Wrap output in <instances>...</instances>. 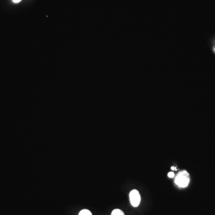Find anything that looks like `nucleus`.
<instances>
[{
	"label": "nucleus",
	"mask_w": 215,
	"mask_h": 215,
	"mask_svg": "<svg viewBox=\"0 0 215 215\" xmlns=\"http://www.w3.org/2000/svg\"><path fill=\"white\" fill-rule=\"evenodd\" d=\"M111 215H124V213L120 209H115L112 211Z\"/></svg>",
	"instance_id": "nucleus-3"
},
{
	"label": "nucleus",
	"mask_w": 215,
	"mask_h": 215,
	"mask_svg": "<svg viewBox=\"0 0 215 215\" xmlns=\"http://www.w3.org/2000/svg\"><path fill=\"white\" fill-rule=\"evenodd\" d=\"M213 50H214L215 53V42H214V46H213Z\"/></svg>",
	"instance_id": "nucleus-7"
},
{
	"label": "nucleus",
	"mask_w": 215,
	"mask_h": 215,
	"mask_svg": "<svg viewBox=\"0 0 215 215\" xmlns=\"http://www.w3.org/2000/svg\"><path fill=\"white\" fill-rule=\"evenodd\" d=\"M79 215H92V214H91L90 211L87 210V209H84L80 212Z\"/></svg>",
	"instance_id": "nucleus-4"
},
{
	"label": "nucleus",
	"mask_w": 215,
	"mask_h": 215,
	"mask_svg": "<svg viewBox=\"0 0 215 215\" xmlns=\"http://www.w3.org/2000/svg\"><path fill=\"white\" fill-rule=\"evenodd\" d=\"M189 175L186 171L179 172L175 179V183L181 188H185L188 185L189 183Z\"/></svg>",
	"instance_id": "nucleus-1"
},
{
	"label": "nucleus",
	"mask_w": 215,
	"mask_h": 215,
	"mask_svg": "<svg viewBox=\"0 0 215 215\" xmlns=\"http://www.w3.org/2000/svg\"><path fill=\"white\" fill-rule=\"evenodd\" d=\"M130 201L131 202V204L133 207H138L139 205L141 202V195H140L139 191L137 190L134 189L130 192Z\"/></svg>",
	"instance_id": "nucleus-2"
},
{
	"label": "nucleus",
	"mask_w": 215,
	"mask_h": 215,
	"mask_svg": "<svg viewBox=\"0 0 215 215\" xmlns=\"http://www.w3.org/2000/svg\"><path fill=\"white\" fill-rule=\"evenodd\" d=\"M172 170H174V167H172Z\"/></svg>",
	"instance_id": "nucleus-8"
},
{
	"label": "nucleus",
	"mask_w": 215,
	"mask_h": 215,
	"mask_svg": "<svg viewBox=\"0 0 215 215\" xmlns=\"http://www.w3.org/2000/svg\"><path fill=\"white\" fill-rule=\"evenodd\" d=\"M174 176V174L173 172H169V173H168V176L169 177H170V178H172V177H173Z\"/></svg>",
	"instance_id": "nucleus-5"
},
{
	"label": "nucleus",
	"mask_w": 215,
	"mask_h": 215,
	"mask_svg": "<svg viewBox=\"0 0 215 215\" xmlns=\"http://www.w3.org/2000/svg\"><path fill=\"white\" fill-rule=\"evenodd\" d=\"M13 1L14 2H15V3H17V2H20L21 0H13Z\"/></svg>",
	"instance_id": "nucleus-6"
}]
</instances>
